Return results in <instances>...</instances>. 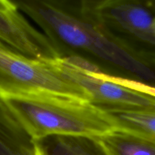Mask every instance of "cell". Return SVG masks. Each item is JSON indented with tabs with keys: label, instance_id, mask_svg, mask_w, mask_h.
<instances>
[{
	"label": "cell",
	"instance_id": "8",
	"mask_svg": "<svg viewBox=\"0 0 155 155\" xmlns=\"http://www.w3.org/2000/svg\"><path fill=\"white\" fill-rule=\"evenodd\" d=\"M36 143L44 155H109L97 138L52 136Z\"/></svg>",
	"mask_w": 155,
	"mask_h": 155
},
{
	"label": "cell",
	"instance_id": "13",
	"mask_svg": "<svg viewBox=\"0 0 155 155\" xmlns=\"http://www.w3.org/2000/svg\"><path fill=\"white\" fill-rule=\"evenodd\" d=\"M36 155H44L43 154V152L41 151V150L40 149V148L38 147V145H36Z\"/></svg>",
	"mask_w": 155,
	"mask_h": 155
},
{
	"label": "cell",
	"instance_id": "12",
	"mask_svg": "<svg viewBox=\"0 0 155 155\" xmlns=\"http://www.w3.org/2000/svg\"><path fill=\"white\" fill-rule=\"evenodd\" d=\"M144 54L146 58H147V60L148 61L149 63L155 69V51H146V52L144 53Z\"/></svg>",
	"mask_w": 155,
	"mask_h": 155
},
{
	"label": "cell",
	"instance_id": "6",
	"mask_svg": "<svg viewBox=\"0 0 155 155\" xmlns=\"http://www.w3.org/2000/svg\"><path fill=\"white\" fill-rule=\"evenodd\" d=\"M20 12L15 2L0 0V42L33 60L61 58L47 36L30 24Z\"/></svg>",
	"mask_w": 155,
	"mask_h": 155
},
{
	"label": "cell",
	"instance_id": "5",
	"mask_svg": "<svg viewBox=\"0 0 155 155\" xmlns=\"http://www.w3.org/2000/svg\"><path fill=\"white\" fill-rule=\"evenodd\" d=\"M62 77L83 89L90 102L103 110L155 109V98L102 78L97 73L81 69L63 58L48 61Z\"/></svg>",
	"mask_w": 155,
	"mask_h": 155
},
{
	"label": "cell",
	"instance_id": "2",
	"mask_svg": "<svg viewBox=\"0 0 155 155\" xmlns=\"http://www.w3.org/2000/svg\"><path fill=\"white\" fill-rule=\"evenodd\" d=\"M2 97L35 142L52 136L98 138L115 129L107 114L88 101L52 95Z\"/></svg>",
	"mask_w": 155,
	"mask_h": 155
},
{
	"label": "cell",
	"instance_id": "11",
	"mask_svg": "<svg viewBox=\"0 0 155 155\" xmlns=\"http://www.w3.org/2000/svg\"><path fill=\"white\" fill-rule=\"evenodd\" d=\"M98 75L105 80H109V81H112L117 84L122 85V86H126V87L133 89L137 92H141V93L146 94V95L155 98V85L147 84V83H142V82L138 81V80L109 75V74H104V73H100V74H98Z\"/></svg>",
	"mask_w": 155,
	"mask_h": 155
},
{
	"label": "cell",
	"instance_id": "1",
	"mask_svg": "<svg viewBox=\"0 0 155 155\" xmlns=\"http://www.w3.org/2000/svg\"><path fill=\"white\" fill-rule=\"evenodd\" d=\"M15 2L42 29L61 58H82L102 71L104 66L119 73L120 77L154 85L155 69L144 54L105 30L85 10L81 1Z\"/></svg>",
	"mask_w": 155,
	"mask_h": 155
},
{
	"label": "cell",
	"instance_id": "7",
	"mask_svg": "<svg viewBox=\"0 0 155 155\" xmlns=\"http://www.w3.org/2000/svg\"><path fill=\"white\" fill-rule=\"evenodd\" d=\"M36 144L0 95V155H36Z\"/></svg>",
	"mask_w": 155,
	"mask_h": 155
},
{
	"label": "cell",
	"instance_id": "10",
	"mask_svg": "<svg viewBox=\"0 0 155 155\" xmlns=\"http://www.w3.org/2000/svg\"><path fill=\"white\" fill-rule=\"evenodd\" d=\"M115 129L134 133L155 142V109L104 110Z\"/></svg>",
	"mask_w": 155,
	"mask_h": 155
},
{
	"label": "cell",
	"instance_id": "9",
	"mask_svg": "<svg viewBox=\"0 0 155 155\" xmlns=\"http://www.w3.org/2000/svg\"><path fill=\"white\" fill-rule=\"evenodd\" d=\"M97 139L109 155H155V142L124 130L115 129Z\"/></svg>",
	"mask_w": 155,
	"mask_h": 155
},
{
	"label": "cell",
	"instance_id": "3",
	"mask_svg": "<svg viewBox=\"0 0 155 155\" xmlns=\"http://www.w3.org/2000/svg\"><path fill=\"white\" fill-rule=\"evenodd\" d=\"M0 95H52L90 101L83 89L62 77L48 61L28 58L1 42Z\"/></svg>",
	"mask_w": 155,
	"mask_h": 155
},
{
	"label": "cell",
	"instance_id": "4",
	"mask_svg": "<svg viewBox=\"0 0 155 155\" xmlns=\"http://www.w3.org/2000/svg\"><path fill=\"white\" fill-rule=\"evenodd\" d=\"M89 15L114 37L138 51V44L155 46V2L81 1Z\"/></svg>",
	"mask_w": 155,
	"mask_h": 155
}]
</instances>
